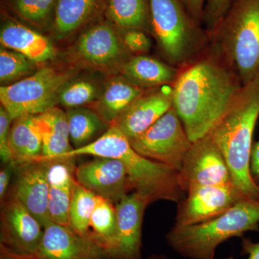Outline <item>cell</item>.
<instances>
[{"instance_id": "obj_1", "label": "cell", "mask_w": 259, "mask_h": 259, "mask_svg": "<svg viewBox=\"0 0 259 259\" xmlns=\"http://www.w3.org/2000/svg\"><path fill=\"white\" fill-rule=\"evenodd\" d=\"M172 107L192 142L208 134L228 111L243 84L212 53L181 68Z\"/></svg>"}, {"instance_id": "obj_2", "label": "cell", "mask_w": 259, "mask_h": 259, "mask_svg": "<svg viewBox=\"0 0 259 259\" xmlns=\"http://www.w3.org/2000/svg\"><path fill=\"white\" fill-rule=\"evenodd\" d=\"M259 117V74L243 85L222 118L209 133L222 151L232 182L246 198L259 202L250 174L253 136Z\"/></svg>"}, {"instance_id": "obj_3", "label": "cell", "mask_w": 259, "mask_h": 259, "mask_svg": "<svg viewBox=\"0 0 259 259\" xmlns=\"http://www.w3.org/2000/svg\"><path fill=\"white\" fill-rule=\"evenodd\" d=\"M93 156L120 160L125 165L133 192L146 196L151 203L159 200L179 203L185 192L180 187L178 171L144 157L135 151L128 139L115 126L84 147L74 149L63 159Z\"/></svg>"}, {"instance_id": "obj_4", "label": "cell", "mask_w": 259, "mask_h": 259, "mask_svg": "<svg viewBox=\"0 0 259 259\" xmlns=\"http://www.w3.org/2000/svg\"><path fill=\"white\" fill-rule=\"evenodd\" d=\"M207 33L209 52L242 84L259 74V0H233L222 20Z\"/></svg>"}, {"instance_id": "obj_5", "label": "cell", "mask_w": 259, "mask_h": 259, "mask_svg": "<svg viewBox=\"0 0 259 259\" xmlns=\"http://www.w3.org/2000/svg\"><path fill=\"white\" fill-rule=\"evenodd\" d=\"M259 232V202L245 199L217 217L198 224L173 226L166 241L174 251L189 259H214L220 245L231 238Z\"/></svg>"}, {"instance_id": "obj_6", "label": "cell", "mask_w": 259, "mask_h": 259, "mask_svg": "<svg viewBox=\"0 0 259 259\" xmlns=\"http://www.w3.org/2000/svg\"><path fill=\"white\" fill-rule=\"evenodd\" d=\"M151 35L167 63L181 68L209 51L207 30L190 16L181 0H149Z\"/></svg>"}, {"instance_id": "obj_7", "label": "cell", "mask_w": 259, "mask_h": 259, "mask_svg": "<svg viewBox=\"0 0 259 259\" xmlns=\"http://www.w3.org/2000/svg\"><path fill=\"white\" fill-rule=\"evenodd\" d=\"M76 67L42 66L28 77L1 86V105L13 120L23 115H37L56 107L65 83L78 75Z\"/></svg>"}, {"instance_id": "obj_8", "label": "cell", "mask_w": 259, "mask_h": 259, "mask_svg": "<svg viewBox=\"0 0 259 259\" xmlns=\"http://www.w3.org/2000/svg\"><path fill=\"white\" fill-rule=\"evenodd\" d=\"M130 144L136 152L180 171L192 141L173 107Z\"/></svg>"}, {"instance_id": "obj_9", "label": "cell", "mask_w": 259, "mask_h": 259, "mask_svg": "<svg viewBox=\"0 0 259 259\" xmlns=\"http://www.w3.org/2000/svg\"><path fill=\"white\" fill-rule=\"evenodd\" d=\"M74 54L81 64L115 74H120L133 56L124 45L120 30L107 20H99L79 35Z\"/></svg>"}, {"instance_id": "obj_10", "label": "cell", "mask_w": 259, "mask_h": 259, "mask_svg": "<svg viewBox=\"0 0 259 259\" xmlns=\"http://www.w3.org/2000/svg\"><path fill=\"white\" fill-rule=\"evenodd\" d=\"M178 180L185 193L192 187L233 184L222 151L210 135L192 142L178 171Z\"/></svg>"}, {"instance_id": "obj_11", "label": "cell", "mask_w": 259, "mask_h": 259, "mask_svg": "<svg viewBox=\"0 0 259 259\" xmlns=\"http://www.w3.org/2000/svg\"><path fill=\"white\" fill-rule=\"evenodd\" d=\"M245 199L248 198L233 184L192 187L177 203L174 226L203 223L226 212Z\"/></svg>"}, {"instance_id": "obj_12", "label": "cell", "mask_w": 259, "mask_h": 259, "mask_svg": "<svg viewBox=\"0 0 259 259\" xmlns=\"http://www.w3.org/2000/svg\"><path fill=\"white\" fill-rule=\"evenodd\" d=\"M150 204L151 201L146 196L133 192L115 204L117 227L108 250L109 258L143 259V221Z\"/></svg>"}, {"instance_id": "obj_13", "label": "cell", "mask_w": 259, "mask_h": 259, "mask_svg": "<svg viewBox=\"0 0 259 259\" xmlns=\"http://www.w3.org/2000/svg\"><path fill=\"white\" fill-rule=\"evenodd\" d=\"M42 235L41 223L10 194L2 206L0 244L19 254L34 256Z\"/></svg>"}, {"instance_id": "obj_14", "label": "cell", "mask_w": 259, "mask_h": 259, "mask_svg": "<svg viewBox=\"0 0 259 259\" xmlns=\"http://www.w3.org/2000/svg\"><path fill=\"white\" fill-rule=\"evenodd\" d=\"M36 259H110L106 250L90 233L83 236L69 226L50 221L44 227Z\"/></svg>"}, {"instance_id": "obj_15", "label": "cell", "mask_w": 259, "mask_h": 259, "mask_svg": "<svg viewBox=\"0 0 259 259\" xmlns=\"http://www.w3.org/2000/svg\"><path fill=\"white\" fill-rule=\"evenodd\" d=\"M74 177L87 190L115 204L133 192L125 165L115 158L95 157L76 167Z\"/></svg>"}, {"instance_id": "obj_16", "label": "cell", "mask_w": 259, "mask_h": 259, "mask_svg": "<svg viewBox=\"0 0 259 259\" xmlns=\"http://www.w3.org/2000/svg\"><path fill=\"white\" fill-rule=\"evenodd\" d=\"M173 87L148 89L113 122L128 140L144 134L172 107Z\"/></svg>"}, {"instance_id": "obj_17", "label": "cell", "mask_w": 259, "mask_h": 259, "mask_svg": "<svg viewBox=\"0 0 259 259\" xmlns=\"http://www.w3.org/2000/svg\"><path fill=\"white\" fill-rule=\"evenodd\" d=\"M15 169L17 176L12 195L45 226L51 221L48 209L50 186L47 179V162L35 160L17 165Z\"/></svg>"}, {"instance_id": "obj_18", "label": "cell", "mask_w": 259, "mask_h": 259, "mask_svg": "<svg viewBox=\"0 0 259 259\" xmlns=\"http://www.w3.org/2000/svg\"><path fill=\"white\" fill-rule=\"evenodd\" d=\"M0 42L2 47L20 53L39 65L56 56L55 47L49 37L9 17L2 20Z\"/></svg>"}, {"instance_id": "obj_19", "label": "cell", "mask_w": 259, "mask_h": 259, "mask_svg": "<svg viewBox=\"0 0 259 259\" xmlns=\"http://www.w3.org/2000/svg\"><path fill=\"white\" fill-rule=\"evenodd\" d=\"M106 0H57L50 29L53 37L64 40L100 20Z\"/></svg>"}, {"instance_id": "obj_20", "label": "cell", "mask_w": 259, "mask_h": 259, "mask_svg": "<svg viewBox=\"0 0 259 259\" xmlns=\"http://www.w3.org/2000/svg\"><path fill=\"white\" fill-rule=\"evenodd\" d=\"M37 125L41 134L42 155L38 160H62L74 150L70 140L66 111L58 107L36 115ZM36 159V160H37Z\"/></svg>"}, {"instance_id": "obj_21", "label": "cell", "mask_w": 259, "mask_h": 259, "mask_svg": "<svg viewBox=\"0 0 259 259\" xmlns=\"http://www.w3.org/2000/svg\"><path fill=\"white\" fill-rule=\"evenodd\" d=\"M180 69L146 55L133 56L122 66L120 74L139 88L148 90L173 85Z\"/></svg>"}, {"instance_id": "obj_22", "label": "cell", "mask_w": 259, "mask_h": 259, "mask_svg": "<svg viewBox=\"0 0 259 259\" xmlns=\"http://www.w3.org/2000/svg\"><path fill=\"white\" fill-rule=\"evenodd\" d=\"M146 90L136 86L120 74L114 75L104 84L101 95L93 104V109L111 125Z\"/></svg>"}, {"instance_id": "obj_23", "label": "cell", "mask_w": 259, "mask_h": 259, "mask_svg": "<svg viewBox=\"0 0 259 259\" xmlns=\"http://www.w3.org/2000/svg\"><path fill=\"white\" fill-rule=\"evenodd\" d=\"M9 147L12 162L17 165L35 161L41 156V134L36 115H23L15 119L10 127Z\"/></svg>"}, {"instance_id": "obj_24", "label": "cell", "mask_w": 259, "mask_h": 259, "mask_svg": "<svg viewBox=\"0 0 259 259\" xmlns=\"http://www.w3.org/2000/svg\"><path fill=\"white\" fill-rule=\"evenodd\" d=\"M104 15L120 30L138 29L151 35L149 0H106Z\"/></svg>"}, {"instance_id": "obj_25", "label": "cell", "mask_w": 259, "mask_h": 259, "mask_svg": "<svg viewBox=\"0 0 259 259\" xmlns=\"http://www.w3.org/2000/svg\"><path fill=\"white\" fill-rule=\"evenodd\" d=\"M70 140L74 149L84 147L98 139L110 127L93 108L81 107L66 110Z\"/></svg>"}, {"instance_id": "obj_26", "label": "cell", "mask_w": 259, "mask_h": 259, "mask_svg": "<svg viewBox=\"0 0 259 259\" xmlns=\"http://www.w3.org/2000/svg\"><path fill=\"white\" fill-rule=\"evenodd\" d=\"M5 8L24 23L51 29L57 0H3Z\"/></svg>"}, {"instance_id": "obj_27", "label": "cell", "mask_w": 259, "mask_h": 259, "mask_svg": "<svg viewBox=\"0 0 259 259\" xmlns=\"http://www.w3.org/2000/svg\"><path fill=\"white\" fill-rule=\"evenodd\" d=\"M104 84L95 78L76 75L61 89L59 104L67 110L93 105L101 95Z\"/></svg>"}, {"instance_id": "obj_28", "label": "cell", "mask_w": 259, "mask_h": 259, "mask_svg": "<svg viewBox=\"0 0 259 259\" xmlns=\"http://www.w3.org/2000/svg\"><path fill=\"white\" fill-rule=\"evenodd\" d=\"M97 196L75 180L69 209V226L76 233L87 236L91 233L90 221Z\"/></svg>"}, {"instance_id": "obj_29", "label": "cell", "mask_w": 259, "mask_h": 259, "mask_svg": "<svg viewBox=\"0 0 259 259\" xmlns=\"http://www.w3.org/2000/svg\"><path fill=\"white\" fill-rule=\"evenodd\" d=\"M116 227L115 204L108 199L97 196L96 204L90 221V229L93 236L106 250L107 255L115 237Z\"/></svg>"}, {"instance_id": "obj_30", "label": "cell", "mask_w": 259, "mask_h": 259, "mask_svg": "<svg viewBox=\"0 0 259 259\" xmlns=\"http://www.w3.org/2000/svg\"><path fill=\"white\" fill-rule=\"evenodd\" d=\"M39 69V64L17 51L0 49V82L2 86L25 79Z\"/></svg>"}, {"instance_id": "obj_31", "label": "cell", "mask_w": 259, "mask_h": 259, "mask_svg": "<svg viewBox=\"0 0 259 259\" xmlns=\"http://www.w3.org/2000/svg\"><path fill=\"white\" fill-rule=\"evenodd\" d=\"M74 184L50 186L48 209L51 222L69 226L70 204Z\"/></svg>"}, {"instance_id": "obj_32", "label": "cell", "mask_w": 259, "mask_h": 259, "mask_svg": "<svg viewBox=\"0 0 259 259\" xmlns=\"http://www.w3.org/2000/svg\"><path fill=\"white\" fill-rule=\"evenodd\" d=\"M120 31L124 45L131 55H146L151 50L152 42L147 32L138 29L120 30Z\"/></svg>"}, {"instance_id": "obj_33", "label": "cell", "mask_w": 259, "mask_h": 259, "mask_svg": "<svg viewBox=\"0 0 259 259\" xmlns=\"http://www.w3.org/2000/svg\"><path fill=\"white\" fill-rule=\"evenodd\" d=\"M233 0H207L202 25L207 32L212 31L226 14Z\"/></svg>"}, {"instance_id": "obj_34", "label": "cell", "mask_w": 259, "mask_h": 259, "mask_svg": "<svg viewBox=\"0 0 259 259\" xmlns=\"http://www.w3.org/2000/svg\"><path fill=\"white\" fill-rule=\"evenodd\" d=\"M13 119L4 107H0V157L4 164L12 161L9 147L10 127Z\"/></svg>"}, {"instance_id": "obj_35", "label": "cell", "mask_w": 259, "mask_h": 259, "mask_svg": "<svg viewBox=\"0 0 259 259\" xmlns=\"http://www.w3.org/2000/svg\"><path fill=\"white\" fill-rule=\"evenodd\" d=\"M190 16L202 26L204 6L207 0H181Z\"/></svg>"}, {"instance_id": "obj_36", "label": "cell", "mask_w": 259, "mask_h": 259, "mask_svg": "<svg viewBox=\"0 0 259 259\" xmlns=\"http://www.w3.org/2000/svg\"><path fill=\"white\" fill-rule=\"evenodd\" d=\"M15 169V165L13 162L6 163L0 171V201L4 202L6 194L8 193L12 175Z\"/></svg>"}, {"instance_id": "obj_37", "label": "cell", "mask_w": 259, "mask_h": 259, "mask_svg": "<svg viewBox=\"0 0 259 259\" xmlns=\"http://www.w3.org/2000/svg\"><path fill=\"white\" fill-rule=\"evenodd\" d=\"M242 254L248 255L247 259H259V241L254 242L249 238L242 237ZM225 259H234L229 257Z\"/></svg>"}, {"instance_id": "obj_38", "label": "cell", "mask_w": 259, "mask_h": 259, "mask_svg": "<svg viewBox=\"0 0 259 259\" xmlns=\"http://www.w3.org/2000/svg\"><path fill=\"white\" fill-rule=\"evenodd\" d=\"M250 166L252 178L259 185V140L252 146Z\"/></svg>"}, {"instance_id": "obj_39", "label": "cell", "mask_w": 259, "mask_h": 259, "mask_svg": "<svg viewBox=\"0 0 259 259\" xmlns=\"http://www.w3.org/2000/svg\"><path fill=\"white\" fill-rule=\"evenodd\" d=\"M0 259H36L34 256L19 254L0 244Z\"/></svg>"}, {"instance_id": "obj_40", "label": "cell", "mask_w": 259, "mask_h": 259, "mask_svg": "<svg viewBox=\"0 0 259 259\" xmlns=\"http://www.w3.org/2000/svg\"><path fill=\"white\" fill-rule=\"evenodd\" d=\"M148 259H169L166 255L163 254H153L151 255Z\"/></svg>"}, {"instance_id": "obj_41", "label": "cell", "mask_w": 259, "mask_h": 259, "mask_svg": "<svg viewBox=\"0 0 259 259\" xmlns=\"http://www.w3.org/2000/svg\"><path fill=\"white\" fill-rule=\"evenodd\" d=\"M258 233H259V232H258Z\"/></svg>"}]
</instances>
